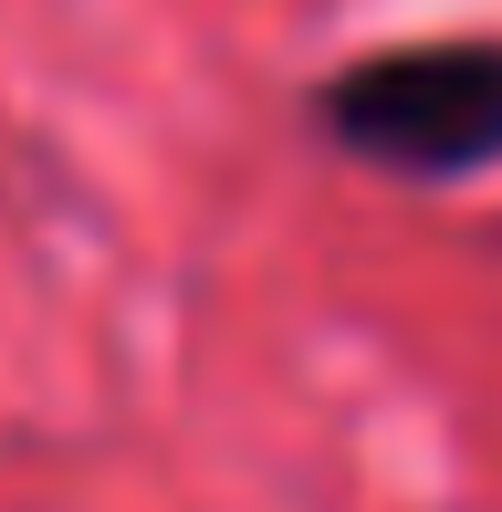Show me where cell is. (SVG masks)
Returning a JSON list of instances; mask_svg holds the SVG:
<instances>
[{
	"instance_id": "obj_1",
	"label": "cell",
	"mask_w": 502,
	"mask_h": 512,
	"mask_svg": "<svg viewBox=\"0 0 502 512\" xmlns=\"http://www.w3.org/2000/svg\"><path fill=\"white\" fill-rule=\"evenodd\" d=\"M314 126L377 178L461 189L502 168V32H429L335 63L314 84Z\"/></svg>"
}]
</instances>
